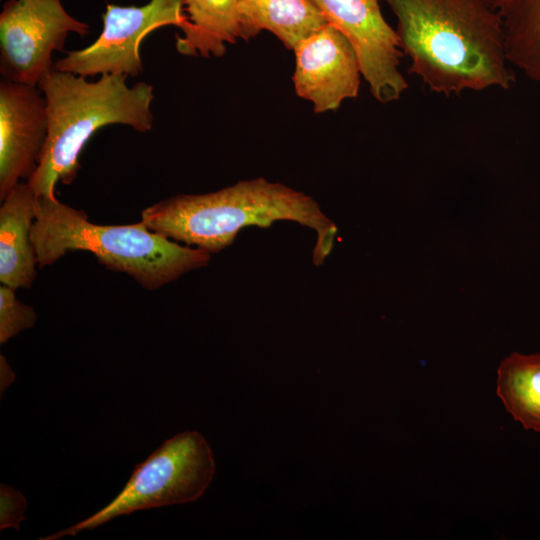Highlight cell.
<instances>
[{
  "mask_svg": "<svg viewBox=\"0 0 540 540\" xmlns=\"http://www.w3.org/2000/svg\"><path fill=\"white\" fill-rule=\"evenodd\" d=\"M48 135L47 102L38 86L0 83V199L29 179Z\"/></svg>",
  "mask_w": 540,
  "mask_h": 540,
  "instance_id": "cell-10",
  "label": "cell"
},
{
  "mask_svg": "<svg viewBox=\"0 0 540 540\" xmlns=\"http://www.w3.org/2000/svg\"><path fill=\"white\" fill-rule=\"evenodd\" d=\"M31 239L40 267L55 263L70 251H89L110 270L126 273L150 290L206 266L211 258L209 252L182 246L142 221L94 224L83 211L56 198L37 197Z\"/></svg>",
  "mask_w": 540,
  "mask_h": 540,
  "instance_id": "cell-4",
  "label": "cell"
},
{
  "mask_svg": "<svg viewBox=\"0 0 540 540\" xmlns=\"http://www.w3.org/2000/svg\"><path fill=\"white\" fill-rule=\"evenodd\" d=\"M240 38L271 32L289 50L328 22L313 0H240Z\"/></svg>",
  "mask_w": 540,
  "mask_h": 540,
  "instance_id": "cell-12",
  "label": "cell"
},
{
  "mask_svg": "<svg viewBox=\"0 0 540 540\" xmlns=\"http://www.w3.org/2000/svg\"><path fill=\"white\" fill-rule=\"evenodd\" d=\"M385 1L409 72L430 91L451 96L515 83L497 0Z\"/></svg>",
  "mask_w": 540,
  "mask_h": 540,
  "instance_id": "cell-1",
  "label": "cell"
},
{
  "mask_svg": "<svg viewBox=\"0 0 540 540\" xmlns=\"http://www.w3.org/2000/svg\"><path fill=\"white\" fill-rule=\"evenodd\" d=\"M37 320L35 310L20 302L15 289L0 286V343H6L21 331L31 328Z\"/></svg>",
  "mask_w": 540,
  "mask_h": 540,
  "instance_id": "cell-16",
  "label": "cell"
},
{
  "mask_svg": "<svg viewBox=\"0 0 540 540\" xmlns=\"http://www.w3.org/2000/svg\"><path fill=\"white\" fill-rule=\"evenodd\" d=\"M240 0H184L188 23L176 37L180 54L221 57L240 38Z\"/></svg>",
  "mask_w": 540,
  "mask_h": 540,
  "instance_id": "cell-13",
  "label": "cell"
},
{
  "mask_svg": "<svg viewBox=\"0 0 540 540\" xmlns=\"http://www.w3.org/2000/svg\"><path fill=\"white\" fill-rule=\"evenodd\" d=\"M215 474L206 439L197 431L178 433L138 463L123 489L90 517L42 540H56L92 530L113 518L138 510L196 501Z\"/></svg>",
  "mask_w": 540,
  "mask_h": 540,
  "instance_id": "cell-5",
  "label": "cell"
},
{
  "mask_svg": "<svg viewBox=\"0 0 540 540\" xmlns=\"http://www.w3.org/2000/svg\"><path fill=\"white\" fill-rule=\"evenodd\" d=\"M27 501L23 494L13 486L0 485V530L14 528L20 530V524L26 518L24 512Z\"/></svg>",
  "mask_w": 540,
  "mask_h": 540,
  "instance_id": "cell-17",
  "label": "cell"
},
{
  "mask_svg": "<svg viewBox=\"0 0 540 540\" xmlns=\"http://www.w3.org/2000/svg\"><path fill=\"white\" fill-rule=\"evenodd\" d=\"M496 394L525 430L540 432V354L512 353L497 369Z\"/></svg>",
  "mask_w": 540,
  "mask_h": 540,
  "instance_id": "cell-14",
  "label": "cell"
},
{
  "mask_svg": "<svg viewBox=\"0 0 540 540\" xmlns=\"http://www.w3.org/2000/svg\"><path fill=\"white\" fill-rule=\"evenodd\" d=\"M0 207V281L13 289L29 288L36 277L37 257L31 239L37 197L18 183Z\"/></svg>",
  "mask_w": 540,
  "mask_h": 540,
  "instance_id": "cell-11",
  "label": "cell"
},
{
  "mask_svg": "<svg viewBox=\"0 0 540 540\" xmlns=\"http://www.w3.org/2000/svg\"><path fill=\"white\" fill-rule=\"evenodd\" d=\"M293 52L295 92L312 103L315 113L335 111L358 96L362 77L358 58L337 28L327 23Z\"/></svg>",
  "mask_w": 540,
  "mask_h": 540,
  "instance_id": "cell-9",
  "label": "cell"
},
{
  "mask_svg": "<svg viewBox=\"0 0 540 540\" xmlns=\"http://www.w3.org/2000/svg\"><path fill=\"white\" fill-rule=\"evenodd\" d=\"M184 0H149L143 6L107 4L102 14L103 30L90 46L70 51L54 63V69L88 77L125 74L136 77L143 71L142 40L153 30L174 25L181 30L188 18Z\"/></svg>",
  "mask_w": 540,
  "mask_h": 540,
  "instance_id": "cell-7",
  "label": "cell"
},
{
  "mask_svg": "<svg viewBox=\"0 0 540 540\" xmlns=\"http://www.w3.org/2000/svg\"><path fill=\"white\" fill-rule=\"evenodd\" d=\"M512 67L540 84V0H497Z\"/></svg>",
  "mask_w": 540,
  "mask_h": 540,
  "instance_id": "cell-15",
  "label": "cell"
},
{
  "mask_svg": "<svg viewBox=\"0 0 540 540\" xmlns=\"http://www.w3.org/2000/svg\"><path fill=\"white\" fill-rule=\"evenodd\" d=\"M125 74H103L95 81L51 70L38 84L47 102L48 135L38 166L27 184L36 197L56 198L58 181L70 184L80 168L79 156L101 127L122 124L138 132L152 129L153 86L126 83Z\"/></svg>",
  "mask_w": 540,
  "mask_h": 540,
  "instance_id": "cell-3",
  "label": "cell"
},
{
  "mask_svg": "<svg viewBox=\"0 0 540 540\" xmlns=\"http://www.w3.org/2000/svg\"><path fill=\"white\" fill-rule=\"evenodd\" d=\"M327 22L352 45L362 77L380 103L399 100L408 88L400 71L403 51L396 29L385 20L379 0H313Z\"/></svg>",
  "mask_w": 540,
  "mask_h": 540,
  "instance_id": "cell-8",
  "label": "cell"
},
{
  "mask_svg": "<svg viewBox=\"0 0 540 540\" xmlns=\"http://www.w3.org/2000/svg\"><path fill=\"white\" fill-rule=\"evenodd\" d=\"M61 0H9L0 14V73L4 80L38 86L54 69V51H63L70 32L89 33Z\"/></svg>",
  "mask_w": 540,
  "mask_h": 540,
  "instance_id": "cell-6",
  "label": "cell"
},
{
  "mask_svg": "<svg viewBox=\"0 0 540 540\" xmlns=\"http://www.w3.org/2000/svg\"><path fill=\"white\" fill-rule=\"evenodd\" d=\"M288 220L315 231L313 263L320 266L331 253L337 226L309 195L265 178L243 180L198 195H178L142 211L141 221L176 242L218 253L247 226L270 227Z\"/></svg>",
  "mask_w": 540,
  "mask_h": 540,
  "instance_id": "cell-2",
  "label": "cell"
},
{
  "mask_svg": "<svg viewBox=\"0 0 540 540\" xmlns=\"http://www.w3.org/2000/svg\"><path fill=\"white\" fill-rule=\"evenodd\" d=\"M0 370H1V392H3L14 380V373L11 370L9 364L7 363L5 357L1 355L0 360Z\"/></svg>",
  "mask_w": 540,
  "mask_h": 540,
  "instance_id": "cell-18",
  "label": "cell"
}]
</instances>
